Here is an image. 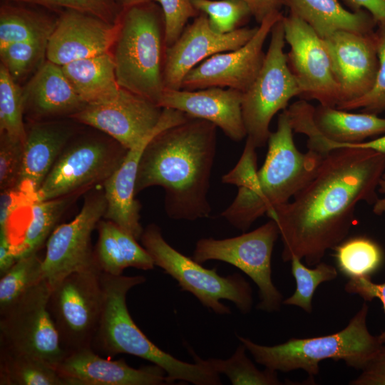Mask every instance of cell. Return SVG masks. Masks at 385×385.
Listing matches in <instances>:
<instances>
[{"label": "cell", "mask_w": 385, "mask_h": 385, "mask_svg": "<svg viewBox=\"0 0 385 385\" xmlns=\"http://www.w3.org/2000/svg\"><path fill=\"white\" fill-rule=\"evenodd\" d=\"M385 170V154L366 148L330 151L312 178L287 203L267 212L279 229L282 259L315 266L344 240L356 222V205H374Z\"/></svg>", "instance_id": "6da1fadb"}, {"label": "cell", "mask_w": 385, "mask_h": 385, "mask_svg": "<svg viewBox=\"0 0 385 385\" xmlns=\"http://www.w3.org/2000/svg\"><path fill=\"white\" fill-rule=\"evenodd\" d=\"M352 11L365 9L371 14L377 27L385 26V0H344Z\"/></svg>", "instance_id": "7dc6e473"}, {"label": "cell", "mask_w": 385, "mask_h": 385, "mask_svg": "<svg viewBox=\"0 0 385 385\" xmlns=\"http://www.w3.org/2000/svg\"><path fill=\"white\" fill-rule=\"evenodd\" d=\"M191 1L200 13L207 15L211 29L217 34H228L240 29L252 16L243 0Z\"/></svg>", "instance_id": "d590c367"}, {"label": "cell", "mask_w": 385, "mask_h": 385, "mask_svg": "<svg viewBox=\"0 0 385 385\" xmlns=\"http://www.w3.org/2000/svg\"><path fill=\"white\" fill-rule=\"evenodd\" d=\"M162 9L165 17L166 42L168 47L173 44L180 36L188 20L200 13L191 0H154Z\"/></svg>", "instance_id": "b9f144b4"}, {"label": "cell", "mask_w": 385, "mask_h": 385, "mask_svg": "<svg viewBox=\"0 0 385 385\" xmlns=\"http://www.w3.org/2000/svg\"><path fill=\"white\" fill-rule=\"evenodd\" d=\"M56 369L66 385L168 384L167 374L159 366L133 368L123 359L103 358L92 348L67 354Z\"/></svg>", "instance_id": "7402d4cb"}, {"label": "cell", "mask_w": 385, "mask_h": 385, "mask_svg": "<svg viewBox=\"0 0 385 385\" xmlns=\"http://www.w3.org/2000/svg\"><path fill=\"white\" fill-rule=\"evenodd\" d=\"M140 240L155 265L175 279L183 291L191 293L205 307L217 314H230V307L221 302L227 299L241 313L250 312L253 304L252 287L240 274L222 277L216 268L204 267L168 244L155 224L143 230Z\"/></svg>", "instance_id": "52a82bcc"}, {"label": "cell", "mask_w": 385, "mask_h": 385, "mask_svg": "<svg viewBox=\"0 0 385 385\" xmlns=\"http://www.w3.org/2000/svg\"><path fill=\"white\" fill-rule=\"evenodd\" d=\"M72 136V129L54 122L37 123L24 142L19 188L37 200V192Z\"/></svg>", "instance_id": "cb8c5ba5"}, {"label": "cell", "mask_w": 385, "mask_h": 385, "mask_svg": "<svg viewBox=\"0 0 385 385\" xmlns=\"http://www.w3.org/2000/svg\"><path fill=\"white\" fill-rule=\"evenodd\" d=\"M282 17L271 30L268 49L257 76L242 94V114L247 139L256 148L267 143L270 124L274 115L287 109L291 98L301 95L284 51L286 41Z\"/></svg>", "instance_id": "ba28073f"}, {"label": "cell", "mask_w": 385, "mask_h": 385, "mask_svg": "<svg viewBox=\"0 0 385 385\" xmlns=\"http://www.w3.org/2000/svg\"><path fill=\"white\" fill-rule=\"evenodd\" d=\"M146 280L141 275H112L101 272L102 312L91 348L98 354H130L161 367L168 384L180 380L195 385L221 384L220 374L204 364L180 360L155 345L135 324L126 305L130 289Z\"/></svg>", "instance_id": "277c9868"}, {"label": "cell", "mask_w": 385, "mask_h": 385, "mask_svg": "<svg viewBox=\"0 0 385 385\" xmlns=\"http://www.w3.org/2000/svg\"><path fill=\"white\" fill-rule=\"evenodd\" d=\"M340 148H366L385 154V135L369 141L342 145Z\"/></svg>", "instance_id": "f907efd6"}, {"label": "cell", "mask_w": 385, "mask_h": 385, "mask_svg": "<svg viewBox=\"0 0 385 385\" xmlns=\"http://www.w3.org/2000/svg\"><path fill=\"white\" fill-rule=\"evenodd\" d=\"M106 208L104 191L89 194L78 215L69 222L58 225L50 235L42 265L43 278L51 288L72 272L98 266L91 234Z\"/></svg>", "instance_id": "5bb4252c"}, {"label": "cell", "mask_w": 385, "mask_h": 385, "mask_svg": "<svg viewBox=\"0 0 385 385\" xmlns=\"http://www.w3.org/2000/svg\"><path fill=\"white\" fill-rule=\"evenodd\" d=\"M374 32L341 30L322 39L339 88L338 105L359 99L373 88L379 71Z\"/></svg>", "instance_id": "ac0fdd59"}, {"label": "cell", "mask_w": 385, "mask_h": 385, "mask_svg": "<svg viewBox=\"0 0 385 385\" xmlns=\"http://www.w3.org/2000/svg\"><path fill=\"white\" fill-rule=\"evenodd\" d=\"M17 260L7 235L0 232V277L6 273Z\"/></svg>", "instance_id": "681fc988"}, {"label": "cell", "mask_w": 385, "mask_h": 385, "mask_svg": "<svg viewBox=\"0 0 385 385\" xmlns=\"http://www.w3.org/2000/svg\"><path fill=\"white\" fill-rule=\"evenodd\" d=\"M98 239L94 250L96 262L102 272L121 275L128 268L119 244L112 231L111 222L101 220L97 227Z\"/></svg>", "instance_id": "f35d334b"}, {"label": "cell", "mask_w": 385, "mask_h": 385, "mask_svg": "<svg viewBox=\"0 0 385 385\" xmlns=\"http://www.w3.org/2000/svg\"><path fill=\"white\" fill-rule=\"evenodd\" d=\"M1 385H66L56 369L34 356L0 345Z\"/></svg>", "instance_id": "f1b7e54d"}, {"label": "cell", "mask_w": 385, "mask_h": 385, "mask_svg": "<svg viewBox=\"0 0 385 385\" xmlns=\"http://www.w3.org/2000/svg\"><path fill=\"white\" fill-rule=\"evenodd\" d=\"M128 149L117 141L88 138L66 146L37 192V201L80 195L104 183Z\"/></svg>", "instance_id": "8fae6325"}, {"label": "cell", "mask_w": 385, "mask_h": 385, "mask_svg": "<svg viewBox=\"0 0 385 385\" xmlns=\"http://www.w3.org/2000/svg\"><path fill=\"white\" fill-rule=\"evenodd\" d=\"M242 94L238 90L221 87L165 89L158 104L210 121L231 140L239 142L247 136L242 114Z\"/></svg>", "instance_id": "603a6c76"}, {"label": "cell", "mask_w": 385, "mask_h": 385, "mask_svg": "<svg viewBox=\"0 0 385 385\" xmlns=\"http://www.w3.org/2000/svg\"><path fill=\"white\" fill-rule=\"evenodd\" d=\"M103 300L101 271L98 266L72 272L51 288L48 309L67 354L91 348Z\"/></svg>", "instance_id": "30bf717a"}, {"label": "cell", "mask_w": 385, "mask_h": 385, "mask_svg": "<svg viewBox=\"0 0 385 385\" xmlns=\"http://www.w3.org/2000/svg\"><path fill=\"white\" fill-rule=\"evenodd\" d=\"M282 24L290 48L287 53L288 65L300 88L299 97L337 107L340 101L339 88L322 38L290 13L283 16Z\"/></svg>", "instance_id": "9a60e30c"}, {"label": "cell", "mask_w": 385, "mask_h": 385, "mask_svg": "<svg viewBox=\"0 0 385 385\" xmlns=\"http://www.w3.org/2000/svg\"><path fill=\"white\" fill-rule=\"evenodd\" d=\"M118 31V21L110 24L78 11L63 10L49 36L46 58L61 66L108 53Z\"/></svg>", "instance_id": "44dd1931"}, {"label": "cell", "mask_w": 385, "mask_h": 385, "mask_svg": "<svg viewBox=\"0 0 385 385\" xmlns=\"http://www.w3.org/2000/svg\"><path fill=\"white\" fill-rule=\"evenodd\" d=\"M333 250L338 270L349 279L371 278L384 262L381 247L375 241L364 236L346 238Z\"/></svg>", "instance_id": "4dcf8cb0"}, {"label": "cell", "mask_w": 385, "mask_h": 385, "mask_svg": "<svg viewBox=\"0 0 385 385\" xmlns=\"http://www.w3.org/2000/svg\"><path fill=\"white\" fill-rule=\"evenodd\" d=\"M246 347L241 344L234 354L226 359L210 358L202 359L191 349H189L195 361L200 362L217 374L227 376L233 385H279L277 371L265 368L260 370L246 355Z\"/></svg>", "instance_id": "1f68e13d"}, {"label": "cell", "mask_w": 385, "mask_h": 385, "mask_svg": "<svg viewBox=\"0 0 385 385\" xmlns=\"http://www.w3.org/2000/svg\"><path fill=\"white\" fill-rule=\"evenodd\" d=\"M190 118L189 115L182 111L163 108V115L157 128L128 150L122 163L103 183L107 202L103 217L113 222L137 240L140 239L144 230L140 222L141 205L135 198L138 169L143 150L158 133Z\"/></svg>", "instance_id": "ffe728a7"}, {"label": "cell", "mask_w": 385, "mask_h": 385, "mask_svg": "<svg viewBox=\"0 0 385 385\" xmlns=\"http://www.w3.org/2000/svg\"><path fill=\"white\" fill-rule=\"evenodd\" d=\"M279 235L276 222L270 219L258 228L237 237L200 239L192 259L200 264L219 260L237 267L258 287L257 309L269 313L277 312L283 304V297L272 282L271 260Z\"/></svg>", "instance_id": "9c48e42d"}, {"label": "cell", "mask_w": 385, "mask_h": 385, "mask_svg": "<svg viewBox=\"0 0 385 385\" xmlns=\"http://www.w3.org/2000/svg\"><path fill=\"white\" fill-rule=\"evenodd\" d=\"M249 6L252 16L260 24L270 14L280 11L279 0H243Z\"/></svg>", "instance_id": "c3c4849f"}, {"label": "cell", "mask_w": 385, "mask_h": 385, "mask_svg": "<svg viewBox=\"0 0 385 385\" xmlns=\"http://www.w3.org/2000/svg\"><path fill=\"white\" fill-rule=\"evenodd\" d=\"M287 113L293 131L307 136L308 150L322 157L340 145L364 142L385 135V118L377 114L350 113L305 100L291 104Z\"/></svg>", "instance_id": "4fadbf2b"}, {"label": "cell", "mask_w": 385, "mask_h": 385, "mask_svg": "<svg viewBox=\"0 0 385 385\" xmlns=\"http://www.w3.org/2000/svg\"><path fill=\"white\" fill-rule=\"evenodd\" d=\"M24 108L38 118L71 117L86 104L76 93L61 66L43 63L23 90Z\"/></svg>", "instance_id": "d4e9b609"}, {"label": "cell", "mask_w": 385, "mask_h": 385, "mask_svg": "<svg viewBox=\"0 0 385 385\" xmlns=\"http://www.w3.org/2000/svg\"><path fill=\"white\" fill-rule=\"evenodd\" d=\"M24 111L23 90L1 64L0 135L25 142L26 130L23 122Z\"/></svg>", "instance_id": "e575fe53"}, {"label": "cell", "mask_w": 385, "mask_h": 385, "mask_svg": "<svg viewBox=\"0 0 385 385\" xmlns=\"http://www.w3.org/2000/svg\"><path fill=\"white\" fill-rule=\"evenodd\" d=\"M42 260L37 252L19 259L0 279V314L43 279Z\"/></svg>", "instance_id": "d6a6232c"}, {"label": "cell", "mask_w": 385, "mask_h": 385, "mask_svg": "<svg viewBox=\"0 0 385 385\" xmlns=\"http://www.w3.org/2000/svg\"><path fill=\"white\" fill-rule=\"evenodd\" d=\"M163 113V108L157 103L120 87L115 96L87 104L71 117L128 150L157 128Z\"/></svg>", "instance_id": "e0dca14e"}, {"label": "cell", "mask_w": 385, "mask_h": 385, "mask_svg": "<svg viewBox=\"0 0 385 385\" xmlns=\"http://www.w3.org/2000/svg\"><path fill=\"white\" fill-rule=\"evenodd\" d=\"M56 21L41 12L4 4L0 9V48L16 42L49 38Z\"/></svg>", "instance_id": "f546056e"}, {"label": "cell", "mask_w": 385, "mask_h": 385, "mask_svg": "<svg viewBox=\"0 0 385 385\" xmlns=\"http://www.w3.org/2000/svg\"><path fill=\"white\" fill-rule=\"evenodd\" d=\"M51 289L43 279L0 314V345L38 357L56 368L67 353L48 309Z\"/></svg>", "instance_id": "7c38bea8"}, {"label": "cell", "mask_w": 385, "mask_h": 385, "mask_svg": "<svg viewBox=\"0 0 385 385\" xmlns=\"http://www.w3.org/2000/svg\"><path fill=\"white\" fill-rule=\"evenodd\" d=\"M48 38L9 43L0 48L1 63L16 82L41 66Z\"/></svg>", "instance_id": "8d00e7d4"}, {"label": "cell", "mask_w": 385, "mask_h": 385, "mask_svg": "<svg viewBox=\"0 0 385 385\" xmlns=\"http://www.w3.org/2000/svg\"><path fill=\"white\" fill-rule=\"evenodd\" d=\"M78 195L35 201L26 207L21 227L7 235L18 260L38 252Z\"/></svg>", "instance_id": "4316f807"}, {"label": "cell", "mask_w": 385, "mask_h": 385, "mask_svg": "<svg viewBox=\"0 0 385 385\" xmlns=\"http://www.w3.org/2000/svg\"><path fill=\"white\" fill-rule=\"evenodd\" d=\"M24 142L0 135V188L17 185L22 170Z\"/></svg>", "instance_id": "60d3db41"}, {"label": "cell", "mask_w": 385, "mask_h": 385, "mask_svg": "<svg viewBox=\"0 0 385 385\" xmlns=\"http://www.w3.org/2000/svg\"><path fill=\"white\" fill-rule=\"evenodd\" d=\"M113 46L119 86L158 104L165 90L168 48L160 5L148 1L123 9Z\"/></svg>", "instance_id": "5b68a950"}, {"label": "cell", "mask_w": 385, "mask_h": 385, "mask_svg": "<svg viewBox=\"0 0 385 385\" xmlns=\"http://www.w3.org/2000/svg\"><path fill=\"white\" fill-rule=\"evenodd\" d=\"M289 13L307 23L321 38L345 30L373 34L377 24L365 9L349 11L338 0H279Z\"/></svg>", "instance_id": "484cf974"}, {"label": "cell", "mask_w": 385, "mask_h": 385, "mask_svg": "<svg viewBox=\"0 0 385 385\" xmlns=\"http://www.w3.org/2000/svg\"><path fill=\"white\" fill-rule=\"evenodd\" d=\"M256 147L247 139L243 153L236 166L222 177V181L240 187L257 173Z\"/></svg>", "instance_id": "ee69618b"}, {"label": "cell", "mask_w": 385, "mask_h": 385, "mask_svg": "<svg viewBox=\"0 0 385 385\" xmlns=\"http://www.w3.org/2000/svg\"><path fill=\"white\" fill-rule=\"evenodd\" d=\"M217 126L191 117L168 127L148 143L138 165L135 195L153 186L165 192L168 215L194 221L207 217V200L217 146Z\"/></svg>", "instance_id": "7a4b0ae2"}, {"label": "cell", "mask_w": 385, "mask_h": 385, "mask_svg": "<svg viewBox=\"0 0 385 385\" xmlns=\"http://www.w3.org/2000/svg\"><path fill=\"white\" fill-rule=\"evenodd\" d=\"M39 5L53 9H72L96 16L108 23L118 21L121 9L115 0H4Z\"/></svg>", "instance_id": "ab89813d"}, {"label": "cell", "mask_w": 385, "mask_h": 385, "mask_svg": "<svg viewBox=\"0 0 385 385\" xmlns=\"http://www.w3.org/2000/svg\"><path fill=\"white\" fill-rule=\"evenodd\" d=\"M79 98L86 105L115 96L120 89L113 55L109 52L61 66Z\"/></svg>", "instance_id": "83f0119b"}, {"label": "cell", "mask_w": 385, "mask_h": 385, "mask_svg": "<svg viewBox=\"0 0 385 385\" xmlns=\"http://www.w3.org/2000/svg\"><path fill=\"white\" fill-rule=\"evenodd\" d=\"M361 374L350 381L351 385H385V345L361 370Z\"/></svg>", "instance_id": "bcb514c9"}, {"label": "cell", "mask_w": 385, "mask_h": 385, "mask_svg": "<svg viewBox=\"0 0 385 385\" xmlns=\"http://www.w3.org/2000/svg\"><path fill=\"white\" fill-rule=\"evenodd\" d=\"M257 29L242 27L228 34H217L211 29L207 15L200 13L167 48L165 89H181L184 77L192 68L216 53L242 47Z\"/></svg>", "instance_id": "d6986e66"}, {"label": "cell", "mask_w": 385, "mask_h": 385, "mask_svg": "<svg viewBox=\"0 0 385 385\" xmlns=\"http://www.w3.org/2000/svg\"><path fill=\"white\" fill-rule=\"evenodd\" d=\"M378 191L384 196L381 199H378L373 206V212L377 215H385V173H384L379 180Z\"/></svg>", "instance_id": "816d5d0a"}, {"label": "cell", "mask_w": 385, "mask_h": 385, "mask_svg": "<svg viewBox=\"0 0 385 385\" xmlns=\"http://www.w3.org/2000/svg\"><path fill=\"white\" fill-rule=\"evenodd\" d=\"M374 35L379 71L373 88L361 98L339 104L337 108L344 111L361 109V112L377 115L385 111V26L377 27Z\"/></svg>", "instance_id": "74e56055"}, {"label": "cell", "mask_w": 385, "mask_h": 385, "mask_svg": "<svg viewBox=\"0 0 385 385\" xmlns=\"http://www.w3.org/2000/svg\"><path fill=\"white\" fill-rule=\"evenodd\" d=\"M115 1L116 4L119 6L121 10L123 9H125L126 7H128V6L137 4H140V3L148 2V1H154V0H115Z\"/></svg>", "instance_id": "f5cc1de1"}, {"label": "cell", "mask_w": 385, "mask_h": 385, "mask_svg": "<svg viewBox=\"0 0 385 385\" xmlns=\"http://www.w3.org/2000/svg\"><path fill=\"white\" fill-rule=\"evenodd\" d=\"M112 231L119 244L127 267H133L143 270L154 268V261L148 252L140 246L137 240L113 222Z\"/></svg>", "instance_id": "7bdbcfd3"}, {"label": "cell", "mask_w": 385, "mask_h": 385, "mask_svg": "<svg viewBox=\"0 0 385 385\" xmlns=\"http://www.w3.org/2000/svg\"><path fill=\"white\" fill-rule=\"evenodd\" d=\"M301 260L296 256H292L289 260L296 289L292 296L283 300V304L297 306L310 314L312 312V298L317 287L323 282L335 279L338 272L335 267L324 262L316 265L314 268H309Z\"/></svg>", "instance_id": "836d02e7"}, {"label": "cell", "mask_w": 385, "mask_h": 385, "mask_svg": "<svg viewBox=\"0 0 385 385\" xmlns=\"http://www.w3.org/2000/svg\"><path fill=\"white\" fill-rule=\"evenodd\" d=\"M287 109L271 132L262 167L245 184L221 216L243 232L273 208L287 203L312 178L323 157L312 150L300 152L294 144Z\"/></svg>", "instance_id": "3957f363"}, {"label": "cell", "mask_w": 385, "mask_h": 385, "mask_svg": "<svg viewBox=\"0 0 385 385\" xmlns=\"http://www.w3.org/2000/svg\"><path fill=\"white\" fill-rule=\"evenodd\" d=\"M280 11L267 16L256 34L242 47L216 53L192 68L184 77L181 89L195 91L210 87L231 88L242 93L252 84L262 66L265 42Z\"/></svg>", "instance_id": "2e32d148"}, {"label": "cell", "mask_w": 385, "mask_h": 385, "mask_svg": "<svg viewBox=\"0 0 385 385\" xmlns=\"http://www.w3.org/2000/svg\"><path fill=\"white\" fill-rule=\"evenodd\" d=\"M369 307L361 309L342 330L332 334L307 338H291L274 346H265L237 336L257 363L282 372L302 369L309 377L319 372V363L332 359L343 361L346 366L362 370L384 344L367 327Z\"/></svg>", "instance_id": "8992f818"}, {"label": "cell", "mask_w": 385, "mask_h": 385, "mask_svg": "<svg viewBox=\"0 0 385 385\" xmlns=\"http://www.w3.org/2000/svg\"><path fill=\"white\" fill-rule=\"evenodd\" d=\"M344 289L348 293L359 295L366 302L378 299L381 302L385 312V282L375 283L370 277L349 279ZM378 337L380 342L385 345V329Z\"/></svg>", "instance_id": "f6af8a7d"}]
</instances>
